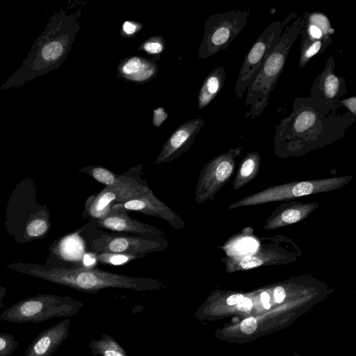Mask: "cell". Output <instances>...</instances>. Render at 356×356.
Listing matches in <instances>:
<instances>
[{
    "label": "cell",
    "instance_id": "cell-33",
    "mask_svg": "<svg viewBox=\"0 0 356 356\" xmlns=\"http://www.w3.org/2000/svg\"><path fill=\"white\" fill-rule=\"evenodd\" d=\"M252 307V300L248 298H243L238 304L236 307L241 312H248Z\"/></svg>",
    "mask_w": 356,
    "mask_h": 356
},
{
    "label": "cell",
    "instance_id": "cell-2",
    "mask_svg": "<svg viewBox=\"0 0 356 356\" xmlns=\"http://www.w3.org/2000/svg\"><path fill=\"white\" fill-rule=\"evenodd\" d=\"M79 12L67 14L63 10L51 17L44 31L33 43L18 70L0 88H16L58 68L66 59L80 29Z\"/></svg>",
    "mask_w": 356,
    "mask_h": 356
},
{
    "label": "cell",
    "instance_id": "cell-29",
    "mask_svg": "<svg viewBox=\"0 0 356 356\" xmlns=\"http://www.w3.org/2000/svg\"><path fill=\"white\" fill-rule=\"evenodd\" d=\"M143 27L141 23L134 21H125L124 22L120 35L123 38H132Z\"/></svg>",
    "mask_w": 356,
    "mask_h": 356
},
{
    "label": "cell",
    "instance_id": "cell-35",
    "mask_svg": "<svg viewBox=\"0 0 356 356\" xmlns=\"http://www.w3.org/2000/svg\"><path fill=\"white\" fill-rule=\"evenodd\" d=\"M243 296L241 294H234L230 296L227 300V302L229 305H234L238 304L243 298Z\"/></svg>",
    "mask_w": 356,
    "mask_h": 356
},
{
    "label": "cell",
    "instance_id": "cell-34",
    "mask_svg": "<svg viewBox=\"0 0 356 356\" xmlns=\"http://www.w3.org/2000/svg\"><path fill=\"white\" fill-rule=\"evenodd\" d=\"M274 298L277 302H282L285 298V291L283 287L277 286L274 290Z\"/></svg>",
    "mask_w": 356,
    "mask_h": 356
},
{
    "label": "cell",
    "instance_id": "cell-5",
    "mask_svg": "<svg viewBox=\"0 0 356 356\" xmlns=\"http://www.w3.org/2000/svg\"><path fill=\"white\" fill-rule=\"evenodd\" d=\"M83 305V302L68 296L38 294L7 307L0 314V321L39 323L55 317L72 316Z\"/></svg>",
    "mask_w": 356,
    "mask_h": 356
},
{
    "label": "cell",
    "instance_id": "cell-24",
    "mask_svg": "<svg viewBox=\"0 0 356 356\" xmlns=\"http://www.w3.org/2000/svg\"><path fill=\"white\" fill-rule=\"evenodd\" d=\"M79 171L88 175L105 186L116 184L119 183L122 178V174L116 175L109 169L99 165L83 167L80 168Z\"/></svg>",
    "mask_w": 356,
    "mask_h": 356
},
{
    "label": "cell",
    "instance_id": "cell-23",
    "mask_svg": "<svg viewBox=\"0 0 356 356\" xmlns=\"http://www.w3.org/2000/svg\"><path fill=\"white\" fill-rule=\"evenodd\" d=\"M88 347L94 356H129L126 350L106 333L102 334L99 339L91 340Z\"/></svg>",
    "mask_w": 356,
    "mask_h": 356
},
{
    "label": "cell",
    "instance_id": "cell-21",
    "mask_svg": "<svg viewBox=\"0 0 356 356\" xmlns=\"http://www.w3.org/2000/svg\"><path fill=\"white\" fill-rule=\"evenodd\" d=\"M225 71L222 67L214 68L205 78L200 90L197 107L202 109L209 104L222 89Z\"/></svg>",
    "mask_w": 356,
    "mask_h": 356
},
{
    "label": "cell",
    "instance_id": "cell-14",
    "mask_svg": "<svg viewBox=\"0 0 356 356\" xmlns=\"http://www.w3.org/2000/svg\"><path fill=\"white\" fill-rule=\"evenodd\" d=\"M333 56L327 58L323 71L314 79L309 97L319 104L333 111H339V101L347 92L346 79L334 72Z\"/></svg>",
    "mask_w": 356,
    "mask_h": 356
},
{
    "label": "cell",
    "instance_id": "cell-6",
    "mask_svg": "<svg viewBox=\"0 0 356 356\" xmlns=\"http://www.w3.org/2000/svg\"><path fill=\"white\" fill-rule=\"evenodd\" d=\"M352 178L353 175H346L306 181H295L272 186L230 204L228 209H235L243 207L290 200L309 195L330 192L342 188Z\"/></svg>",
    "mask_w": 356,
    "mask_h": 356
},
{
    "label": "cell",
    "instance_id": "cell-37",
    "mask_svg": "<svg viewBox=\"0 0 356 356\" xmlns=\"http://www.w3.org/2000/svg\"><path fill=\"white\" fill-rule=\"evenodd\" d=\"M6 287L0 285V308L4 306L2 300L6 296Z\"/></svg>",
    "mask_w": 356,
    "mask_h": 356
},
{
    "label": "cell",
    "instance_id": "cell-27",
    "mask_svg": "<svg viewBox=\"0 0 356 356\" xmlns=\"http://www.w3.org/2000/svg\"><path fill=\"white\" fill-rule=\"evenodd\" d=\"M91 253H92L95 256V258L98 262L102 264H108L113 265L122 264L131 260L138 259L137 257L131 255L98 252Z\"/></svg>",
    "mask_w": 356,
    "mask_h": 356
},
{
    "label": "cell",
    "instance_id": "cell-3",
    "mask_svg": "<svg viewBox=\"0 0 356 356\" xmlns=\"http://www.w3.org/2000/svg\"><path fill=\"white\" fill-rule=\"evenodd\" d=\"M8 268L56 284L90 293L108 288L136 291H156L166 288L161 281L111 273L85 266L45 268L38 265L12 264Z\"/></svg>",
    "mask_w": 356,
    "mask_h": 356
},
{
    "label": "cell",
    "instance_id": "cell-16",
    "mask_svg": "<svg viewBox=\"0 0 356 356\" xmlns=\"http://www.w3.org/2000/svg\"><path fill=\"white\" fill-rule=\"evenodd\" d=\"M114 205L126 211H134L159 218L177 229H183L185 226V222L182 218L157 197L150 188L138 198Z\"/></svg>",
    "mask_w": 356,
    "mask_h": 356
},
{
    "label": "cell",
    "instance_id": "cell-26",
    "mask_svg": "<svg viewBox=\"0 0 356 356\" xmlns=\"http://www.w3.org/2000/svg\"><path fill=\"white\" fill-rule=\"evenodd\" d=\"M165 49V40L160 35H153L143 42L138 48L153 56H160Z\"/></svg>",
    "mask_w": 356,
    "mask_h": 356
},
{
    "label": "cell",
    "instance_id": "cell-19",
    "mask_svg": "<svg viewBox=\"0 0 356 356\" xmlns=\"http://www.w3.org/2000/svg\"><path fill=\"white\" fill-rule=\"evenodd\" d=\"M318 207L317 202H286L277 207L266 220L264 229L273 230L302 221Z\"/></svg>",
    "mask_w": 356,
    "mask_h": 356
},
{
    "label": "cell",
    "instance_id": "cell-1",
    "mask_svg": "<svg viewBox=\"0 0 356 356\" xmlns=\"http://www.w3.org/2000/svg\"><path fill=\"white\" fill-rule=\"evenodd\" d=\"M356 121L349 112L333 111L310 98L298 97L289 115L275 127V154L298 157L341 139Z\"/></svg>",
    "mask_w": 356,
    "mask_h": 356
},
{
    "label": "cell",
    "instance_id": "cell-25",
    "mask_svg": "<svg viewBox=\"0 0 356 356\" xmlns=\"http://www.w3.org/2000/svg\"><path fill=\"white\" fill-rule=\"evenodd\" d=\"M49 228L48 218L43 215H38L26 225L25 234L30 238H36L44 235Z\"/></svg>",
    "mask_w": 356,
    "mask_h": 356
},
{
    "label": "cell",
    "instance_id": "cell-32",
    "mask_svg": "<svg viewBox=\"0 0 356 356\" xmlns=\"http://www.w3.org/2000/svg\"><path fill=\"white\" fill-rule=\"evenodd\" d=\"M339 106H343L346 108L348 112L356 117V97L353 96L339 101Z\"/></svg>",
    "mask_w": 356,
    "mask_h": 356
},
{
    "label": "cell",
    "instance_id": "cell-13",
    "mask_svg": "<svg viewBox=\"0 0 356 356\" xmlns=\"http://www.w3.org/2000/svg\"><path fill=\"white\" fill-rule=\"evenodd\" d=\"M303 23L300 32V45L298 66L305 67L314 56L323 54L332 44L335 31L328 17L321 12L302 13Z\"/></svg>",
    "mask_w": 356,
    "mask_h": 356
},
{
    "label": "cell",
    "instance_id": "cell-8",
    "mask_svg": "<svg viewBox=\"0 0 356 356\" xmlns=\"http://www.w3.org/2000/svg\"><path fill=\"white\" fill-rule=\"evenodd\" d=\"M142 165H138L122 174L121 181L105 186L99 193L90 196L86 201L83 218L90 221L106 216L115 204L124 203L144 195L150 188L146 181L140 177Z\"/></svg>",
    "mask_w": 356,
    "mask_h": 356
},
{
    "label": "cell",
    "instance_id": "cell-36",
    "mask_svg": "<svg viewBox=\"0 0 356 356\" xmlns=\"http://www.w3.org/2000/svg\"><path fill=\"white\" fill-rule=\"evenodd\" d=\"M261 302H262L264 307L266 309H269L270 307V296H269L268 293L266 292L261 293Z\"/></svg>",
    "mask_w": 356,
    "mask_h": 356
},
{
    "label": "cell",
    "instance_id": "cell-10",
    "mask_svg": "<svg viewBox=\"0 0 356 356\" xmlns=\"http://www.w3.org/2000/svg\"><path fill=\"white\" fill-rule=\"evenodd\" d=\"M298 15L291 13L283 20L272 22L256 40L246 54L239 70L234 87L236 97L241 99L253 82L267 56L276 44L285 28Z\"/></svg>",
    "mask_w": 356,
    "mask_h": 356
},
{
    "label": "cell",
    "instance_id": "cell-18",
    "mask_svg": "<svg viewBox=\"0 0 356 356\" xmlns=\"http://www.w3.org/2000/svg\"><path fill=\"white\" fill-rule=\"evenodd\" d=\"M70 325L69 318L40 332L30 343L24 356H52L68 337Z\"/></svg>",
    "mask_w": 356,
    "mask_h": 356
},
{
    "label": "cell",
    "instance_id": "cell-9",
    "mask_svg": "<svg viewBox=\"0 0 356 356\" xmlns=\"http://www.w3.org/2000/svg\"><path fill=\"white\" fill-rule=\"evenodd\" d=\"M250 14L248 8L209 15L204 22L197 58L204 59L225 50L245 28Z\"/></svg>",
    "mask_w": 356,
    "mask_h": 356
},
{
    "label": "cell",
    "instance_id": "cell-15",
    "mask_svg": "<svg viewBox=\"0 0 356 356\" xmlns=\"http://www.w3.org/2000/svg\"><path fill=\"white\" fill-rule=\"evenodd\" d=\"M96 228L149 238H163L166 234L161 229L129 217L127 211L113 205L104 217L90 221Z\"/></svg>",
    "mask_w": 356,
    "mask_h": 356
},
{
    "label": "cell",
    "instance_id": "cell-30",
    "mask_svg": "<svg viewBox=\"0 0 356 356\" xmlns=\"http://www.w3.org/2000/svg\"><path fill=\"white\" fill-rule=\"evenodd\" d=\"M168 115L163 107H158L153 111L152 124L159 127L168 118Z\"/></svg>",
    "mask_w": 356,
    "mask_h": 356
},
{
    "label": "cell",
    "instance_id": "cell-28",
    "mask_svg": "<svg viewBox=\"0 0 356 356\" xmlns=\"http://www.w3.org/2000/svg\"><path fill=\"white\" fill-rule=\"evenodd\" d=\"M18 346L13 334L0 332V356H10Z\"/></svg>",
    "mask_w": 356,
    "mask_h": 356
},
{
    "label": "cell",
    "instance_id": "cell-4",
    "mask_svg": "<svg viewBox=\"0 0 356 356\" xmlns=\"http://www.w3.org/2000/svg\"><path fill=\"white\" fill-rule=\"evenodd\" d=\"M303 23L302 14L284 29L276 44L263 63L246 91L245 117L251 120L260 115L268 105L269 97L284 67L292 45L298 39Z\"/></svg>",
    "mask_w": 356,
    "mask_h": 356
},
{
    "label": "cell",
    "instance_id": "cell-17",
    "mask_svg": "<svg viewBox=\"0 0 356 356\" xmlns=\"http://www.w3.org/2000/svg\"><path fill=\"white\" fill-rule=\"evenodd\" d=\"M204 121L194 118L181 124L164 143L155 164L173 161L186 152L202 129Z\"/></svg>",
    "mask_w": 356,
    "mask_h": 356
},
{
    "label": "cell",
    "instance_id": "cell-12",
    "mask_svg": "<svg viewBox=\"0 0 356 356\" xmlns=\"http://www.w3.org/2000/svg\"><path fill=\"white\" fill-rule=\"evenodd\" d=\"M243 147L232 148L210 161L202 169L195 190V202L200 204L214 199L232 176L236 159Z\"/></svg>",
    "mask_w": 356,
    "mask_h": 356
},
{
    "label": "cell",
    "instance_id": "cell-7",
    "mask_svg": "<svg viewBox=\"0 0 356 356\" xmlns=\"http://www.w3.org/2000/svg\"><path fill=\"white\" fill-rule=\"evenodd\" d=\"M86 244L90 252L118 254L141 258L148 253L165 250L170 243L163 238H149L96 228L86 235Z\"/></svg>",
    "mask_w": 356,
    "mask_h": 356
},
{
    "label": "cell",
    "instance_id": "cell-31",
    "mask_svg": "<svg viewBox=\"0 0 356 356\" xmlns=\"http://www.w3.org/2000/svg\"><path fill=\"white\" fill-rule=\"evenodd\" d=\"M257 327V321L254 318H248L243 320L240 325V328L243 333L250 334L253 333Z\"/></svg>",
    "mask_w": 356,
    "mask_h": 356
},
{
    "label": "cell",
    "instance_id": "cell-11",
    "mask_svg": "<svg viewBox=\"0 0 356 356\" xmlns=\"http://www.w3.org/2000/svg\"><path fill=\"white\" fill-rule=\"evenodd\" d=\"M271 243L261 244L253 253L228 256L222 261L225 264L228 272L248 270L261 266L279 265L291 263L300 254L293 241L282 236H275L270 238Z\"/></svg>",
    "mask_w": 356,
    "mask_h": 356
},
{
    "label": "cell",
    "instance_id": "cell-22",
    "mask_svg": "<svg viewBox=\"0 0 356 356\" xmlns=\"http://www.w3.org/2000/svg\"><path fill=\"white\" fill-rule=\"evenodd\" d=\"M261 161L260 154L256 152H249L244 156L232 183L234 190L241 188L257 177Z\"/></svg>",
    "mask_w": 356,
    "mask_h": 356
},
{
    "label": "cell",
    "instance_id": "cell-20",
    "mask_svg": "<svg viewBox=\"0 0 356 356\" xmlns=\"http://www.w3.org/2000/svg\"><path fill=\"white\" fill-rule=\"evenodd\" d=\"M159 67L154 60L142 56H130L118 65V75L135 83L144 84L158 74Z\"/></svg>",
    "mask_w": 356,
    "mask_h": 356
}]
</instances>
